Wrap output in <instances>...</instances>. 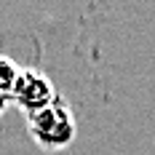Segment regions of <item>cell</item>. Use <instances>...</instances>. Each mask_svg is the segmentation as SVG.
Listing matches in <instances>:
<instances>
[{
    "instance_id": "cell-3",
    "label": "cell",
    "mask_w": 155,
    "mask_h": 155,
    "mask_svg": "<svg viewBox=\"0 0 155 155\" xmlns=\"http://www.w3.org/2000/svg\"><path fill=\"white\" fill-rule=\"evenodd\" d=\"M14 83H16V70H14V64L8 62V59H0V91L11 96Z\"/></svg>"
},
{
    "instance_id": "cell-1",
    "label": "cell",
    "mask_w": 155,
    "mask_h": 155,
    "mask_svg": "<svg viewBox=\"0 0 155 155\" xmlns=\"http://www.w3.org/2000/svg\"><path fill=\"white\" fill-rule=\"evenodd\" d=\"M72 118L62 102H54L40 112L30 115V131L43 147H62L72 139Z\"/></svg>"
},
{
    "instance_id": "cell-2",
    "label": "cell",
    "mask_w": 155,
    "mask_h": 155,
    "mask_svg": "<svg viewBox=\"0 0 155 155\" xmlns=\"http://www.w3.org/2000/svg\"><path fill=\"white\" fill-rule=\"evenodd\" d=\"M11 96H14L16 104L21 110H27L30 115L46 110L48 104H54V88H51V83L40 72H35V70H24V72L16 75Z\"/></svg>"
}]
</instances>
